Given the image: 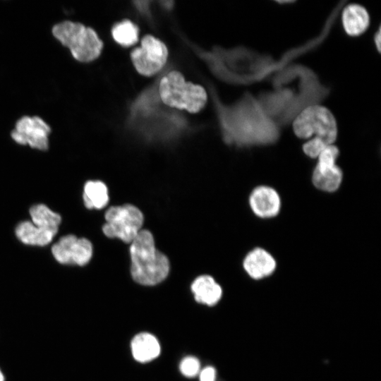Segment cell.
Listing matches in <instances>:
<instances>
[{
    "label": "cell",
    "instance_id": "cell-23",
    "mask_svg": "<svg viewBox=\"0 0 381 381\" xmlns=\"http://www.w3.org/2000/svg\"><path fill=\"white\" fill-rule=\"evenodd\" d=\"M0 381H4V377L1 370H0Z\"/></svg>",
    "mask_w": 381,
    "mask_h": 381
},
{
    "label": "cell",
    "instance_id": "cell-18",
    "mask_svg": "<svg viewBox=\"0 0 381 381\" xmlns=\"http://www.w3.org/2000/svg\"><path fill=\"white\" fill-rule=\"evenodd\" d=\"M138 29L131 21L123 20L112 29L114 39L120 44L130 46L138 40Z\"/></svg>",
    "mask_w": 381,
    "mask_h": 381
},
{
    "label": "cell",
    "instance_id": "cell-6",
    "mask_svg": "<svg viewBox=\"0 0 381 381\" xmlns=\"http://www.w3.org/2000/svg\"><path fill=\"white\" fill-rule=\"evenodd\" d=\"M165 44L157 38L146 35L141 47L131 52V59L136 70L142 75L150 76L158 72L167 59Z\"/></svg>",
    "mask_w": 381,
    "mask_h": 381
},
{
    "label": "cell",
    "instance_id": "cell-21",
    "mask_svg": "<svg viewBox=\"0 0 381 381\" xmlns=\"http://www.w3.org/2000/svg\"><path fill=\"white\" fill-rule=\"evenodd\" d=\"M216 370L209 366L202 369L200 373V381H215Z\"/></svg>",
    "mask_w": 381,
    "mask_h": 381
},
{
    "label": "cell",
    "instance_id": "cell-16",
    "mask_svg": "<svg viewBox=\"0 0 381 381\" xmlns=\"http://www.w3.org/2000/svg\"><path fill=\"white\" fill-rule=\"evenodd\" d=\"M83 197L84 204L88 209H102L109 200L107 187L100 181H87Z\"/></svg>",
    "mask_w": 381,
    "mask_h": 381
},
{
    "label": "cell",
    "instance_id": "cell-8",
    "mask_svg": "<svg viewBox=\"0 0 381 381\" xmlns=\"http://www.w3.org/2000/svg\"><path fill=\"white\" fill-rule=\"evenodd\" d=\"M50 127L38 116H24L19 119L11 132L12 138L18 144L29 145L31 147L48 149V135Z\"/></svg>",
    "mask_w": 381,
    "mask_h": 381
},
{
    "label": "cell",
    "instance_id": "cell-20",
    "mask_svg": "<svg viewBox=\"0 0 381 381\" xmlns=\"http://www.w3.org/2000/svg\"><path fill=\"white\" fill-rule=\"evenodd\" d=\"M328 145L316 138H312L303 145V152L311 158H318L322 150Z\"/></svg>",
    "mask_w": 381,
    "mask_h": 381
},
{
    "label": "cell",
    "instance_id": "cell-9",
    "mask_svg": "<svg viewBox=\"0 0 381 381\" xmlns=\"http://www.w3.org/2000/svg\"><path fill=\"white\" fill-rule=\"evenodd\" d=\"M253 212L262 218L276 216L281 207L279 195L272 188L261 186L255 188L249 198Z\"/></svg>",
    "mask_w": 381,
    "mask_h": 381
},
{
    "label": "cell",
    "instance_id": "cell-17",
    "mask_svg": "<svg viewBox=\"0 0 381 381\" xmlns=\"http://www.w3.org/2000/svg\"><path fill=\"white\" fill-rule=\"evenodd\" d=\"M30 214L32 223L42 228L59 229L61 222V216L58 213L43 204L33 205L30 209Z\"/></svg>",
    "mask_w": 381,
    "mask_h": 381
},
{
    "label": "cell",
    "instance_id": "cell-11",
    "mask_svg": "<svg viewBox=\"0 0 381 381\" xmlns=\"http://www.w3.org/2000/svg\"><path fill=\"white\" fill-rule=\"evenodd\" d=\"M341 19L345 32L351 36L363 34L370 24V16L367 10L356 4H349L344 8Z\"/></svg>",
    "mask_w": 381,
    "mask_h": 381
},
{
    "label": "cell",
    "instance_id": "cell-12",
    "mask_svg": "<svg viewBox=\"0 0 381 381\" xmlns=\"http://www.w3.org/2000/svg\"><path fill=\"white\" fill-rule=\"evenodd\" d=\"M18 238L25 244L43 246L49 243L58 232L35 226L32 222L24 221L18 224L15 230Z\"/></svg>",
    "mask_w": 381,
    "mask_h": 381
},
{
    "label": "cell",
    "instance_id": "cell-2",
    "mask_svg": "<svg viewBox=\"0 0 381 381\" xmlns=\"http://www.w3.org/2000/svg\"><path fill=\"white\" fill-rule=\"evenodd\" d=\"M159 93L166 105L184 109L191 113L199 111L207 100V94L202 87L186 82L177 71L170 72L162 78Z\"/></svg>",
    "mask_w": 381,
    "mask_h": 381
},
{
    "label": "cell",
    "instance_id": "cell-22",
    "mask_svg": "<svg viewBox=\"0 0 381 381\" xmlns=\"http://www.w3.org/2000/svg\"><path fill=\"white\" fill-rule=\"evenodd\" d=\"M380 30L379 29L378 31L375 33L374 37L375 43L378 52L380 51Z\"/></svg>",
    "mask_w": 381,
    "mask_h": 381
},
{
    "label": "cell",
    "instance_id": "cell-19",
    "mask_svg": "<svg viewBox=\"0 0 381 381\" xmlns=\"http://www.w3.org/2000/svg\"><path fill=\"white\" fill-rule=\"evenodd\" d=\"M179 369L184 376L193 377L200 373V362L195 357H186L181 361Z\"/></svg>",
    "mask_w": 381,
    "mask_h": 381
},
{
    "label": "cell",
    "instance_id": "cell-7",
    "mask_svg": "<svg viewBox=\"0 0 381 381\" xmlns=\"http://www.w3.org/2000/svg\"><path fill=\"white\" fill-rule=\"evenodd\" d=\"M52 253L61 264L83 266L91 260L93 247L88 239L69 234L62 236L53 245Z\"/></svg>",
    "mask_w": 381,
    "mask_h": 381
},
{
    "label": "cell",
    "instance_id": "cell-13",
    "mask_svg": "<svg viewBox=\"0 0 381 381\" xmlns=\"http://www.w3.org/2000/svg\"><path fill=\"white\" fill-rule=\"evenodd\" d=\"M191 291L196 301L208 306L216 304L222 295L221 286L209 275L197 277L191 284Z\"/></svg>",
    "mask_w": 381,
    "mask_h": 381
},
{
    "label": "cell",
    "instance_id": "cell-15",
    "mask_svg": "<svg viewBox=\"0 0 381 381\" xmlns=\"http://www.w3.org/2000/svg\"><path fill=\"white\" fill-rule=\"evenodd\" d=\"M342 181L341 169L337 165L317 164L313 173V183L318 188L333 192L338 189Z\"/></svg>",
    "mask_w": 381,
    "mask_h": 381
},
{
    "label": "cell",
    "instance_id": "cell-3",
    "mask_svg": "<svg viewBox=\"0 0 381 381\" xmlns=\"http://www.w3.org/2000/svg\"><path fill=\"white\" fill-rule=\"evenodd\" d=\"M52 32L79 61H91L100 54L102 42L94 30L81 23L64 21L54 25Z\"/></svg>",
    "mask_w": 381,
    "mask_h": 381
},
{
    "label": "cell",
    "instance_id": "cell-10",
    "mask_svg": "<svg viewBox=\"0 0 381 381\" xmlns=\"http://www.w3.org/2000/svg\"><path fill=\"white\" fill-rule=\"evenodd\" d=\"M243 267L250 277L260 279L273 273L276 262L265 250L255 248L246 256Z\"/></svg>",
    "mask_w": 381,
    "mask_h": 381
},
{
    "label": "cell",
    "instance_id": "cell-4",
    "mask_svg": "<svg viewBox=\"0 0 381 381\" xmlns=\"http://www.w3.org/2000/svg\"><path fill=\"white\" fill-rule=\"evenodd\" d=\"M293 130L300 138L315 135L327 145H333L337 137L336 119L330 110L321 105L304 109L294 121Z\"/></svg>",
    "mask_w": 381,
    "mask_h": 381
},
{
    "label": "cell",
    "instance_id": "cell-1",
    "mask_svg": "<svg viewBox=\"0 0 381 381\" xmlns=\"http://www.w3.org/2000/svg\"><path fill=\"white\" fill-rule=\"evenodd\" d=\"M131 273L137 283L153 286L165 279L169 272L167 257L155 246L152 233L141 229L129 248Z\"/></svg>",
    "mask_w": 381,
    "mask_h": 381
},
{
    "label": "cell",
    "instance_id": "cell-14",
    "mask_svg": "<svg viewBox=\"0 0 381 381\" xmlns=\"http://www.w3.org/2000/svg\"><path fill=\"white\" fill-rule=\"evenodd\" d=\"M131 351L134 358L142 363L156 358L160 353V345L155 336L142 332L135 335L131 341Z\"/></svg>",
    "mask_w": 381,
    "mask_h": 381
},
{
    "label": "cell",
    "instance_id": "cell-5",
    "mask_svg": "<svg viewBox=\"0 0 381 381\" xmlns=\"http://www.w3.org/2000/svg\"><path fill=\"white\" fill-rule=\"evenodd\" d=\"M106 223L102 226L104 234L118 238L125 243H131L144 222L143 212L130 204L109 207L105 212Z\"/></svg>",
    "mask_w": 381,
    "mask_h": 381
}]
</instances>
